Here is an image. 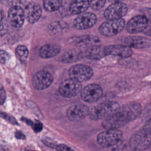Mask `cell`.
<instances>
[{
	"instance_id": "obj_1",
	"label": "cell",
	"mask_w": 151,
	"mask_h": 151,
	"mask_svg": "<svg viewBox=\"0 0 151 151\" xmlns=\"http://www.w3.org/2000/svg\"><path fill=\"white\" fill-rule=\"evenodd\" d=\"M142 112V106L139 103L132 102L124 104L114 113L104 119L102 126L105 129H119L136 119Z\"/></svg>"
},
{
	"instance_id": "obj_2",
	"label": "cell",
	"mask_w": 151,
	"mask_h": 151,
	"mask_svg": "<svg viewBox=\"0 0 151 151\" xmlns=\"http://www.w3.org/2000/svg\"><path fill=\"white\" fill-rule=\"evenodd\" d=\"M120 107L119 104L116 101H104L90 109L88 116L93 120L106 119L117 111Z\"/></svg>"
},
{
	"instance_id": "obj_3",
	"label": "cell",
	"mask_w": 151,
	"mask_h": 151,
	"mask_svg": "<svg viewBox=\"0 0 151 151\" xmlns=\"http://www.w3.org/2000/svg\"><path fill=\"white\" fill-rule=\"evenodd\" d=\"M151 145V132L142 129L130 138L129 146L134 151H143Z\"/></svg>"
},
{
	"instance_id": "obj_4",
	"label": "cell",
	"mask_w": 151,
	"mask_h": 151,
	"mask_svg": "<svg viewBox=\"0 0 151 151\" xmlns=\"http://www.w3.org/2000/svg\"><path fill=\"white\" fill-rule=\"evenodd\" d=\"M123 133L119 129H107L97 136V142L104 147H109L116 145L122 141Z\"/></svg>"
},
{
	"instance_id": "obj_5",
	"label": "cell",
	"mask_w": 151,
	"mask_h": 151,
	"mask_svg": "<svg viewBox=\"0 0 151 151\" xmlns=\"http://www.w3.org/2000/svg\"><path fill=\"white\" fill-rule=\"evenodd\" d=\"M125 21L123 18L107 20L103 22L99 27L100 34L106 37H113L120 32L124 28Z\"/></svg>"
},
{
	"instance_id": "obj_6",
	"label": "cell",
	"mask_w": 151,
	"mask_h": 151,
	"mask_svg": "<svg viewBox=\"0 0 151 151\" xmlns=\"http://www.w3.org/2000/svg\"><path fill=\"white\" fill-rule=\"evenodd\" d=\"M68 74L70 78L81 83L90 80L93 75V71L87 65L76 64L70 68Z\"/></svg>"
},
{
	"instance_id": "obj_7",
	"label": "cell",
	"mask_w": 151,
	"mask_h": 151,
	"mask_svg": "<svg viewBox=\"0 0 151 151\" xmlns=\"http://www.w3.org/2000/svg\"><path fill=\"white\" fill-rule=\"evenodd\" d=\"M81 87L80 82L70 78L60 83L58 90L63 96L70 98L81 93Z\"/></svg>"
},
{
	"instance_id": "obj_8",
	"label": "cell",
	"mask_w": 151,
	"mask_h": 151,
	"mask_svg": "<svg viewBox=\"0 0 151 151\" xmlns=\"http://www.w3.org/2000/svg\"><path fill=\"white\" fill-rule=\"evenodd\" d=\"M127 12L126 5L122 2L113 3L104 11L103 15L107 20H114L122 18Z\"/></svg>"
},
{
	"instance_id": "obj_9",
	"label": "cell",
	"mask_w": 151,
	"mask_h": 151,
	"mask_svg": "<svg viewBox=\"0 0 151 151\" xmlns=\"http://www.w3.org/2000/svg\"><path fill=\"white\" fill-rule=\"evenodd\" d=\"M97 19V17L93 12H84L80 14L74 19L73 26L77 29H87L93 27Z\"/></svg>"
},
{
	"instance_id": "obj_10",
	"label": "cell",
	"mask_w": 151,
	"mask_h": 151,
	"mask_svg": "<svg viewBox=\"0 0 151 151\" xmlns=\"http://www.w3.org/2000/svg\"><path fill=\"white\" fill-rule=\"evenodd\" d=\"M102 94L101 87L96 84H89L81 91V99L87 103H93L99 100Z\"/></svg>"
},
{
	"instance_id": "obj_11",
	"label": "cell",
	"mask_w": 151,
	"mask_h": 151,
	"mask_svg": "<svg viewBox=\"0 0 151 151\" xmlns=\"http://www.w3.org/2000/svg\"><path fill=\"white\" fill-rule=\"evenodd\" d=\"M53 81L52 76L45 71H40L34 74L32 77V85L38 90H42L49 87Z\"/></svg>"
},
{
	"instance_id": "obj_12",
	"label": "cell",
	"mask_w": 151,
	"mask_h": 151,
	"mask_svg": "<svg viewBox=\"0 0 151 151\" xmlns=\"http://www.w3.org/2000/svg\"><path fill=\"white\" fill-rule=\"evenodd\" d=\"M148 22L149 21L144 15H137L127 22L126 28L129 33H139L146 29Z\"/></svg>"
},
{
	"instance_id": "obj_13",
	"label": "cell",
	"mask_w": 151,
	"mask_h": 151,
	"mask_svg": "<svg viewBox=\"0 0 151 151\" xmlns=\"http://www.w3.org/2000/svg\"><path fill=\"white\" fill-rule=\"evenodd\" d=\"M90 109L83 104H75L69 107L67 111V116L73 122H78L89 115Z\"/></svg>"
},
{
	"instance_id": "obj_14",
	"label": "cell",
	"mask_w": 151,
	"mask_h": 151,
	"mask_svg": "<svg viewBox=\"0 0 151 151\" xmlns=\"http://www.w3.org/2000/svg\"><path fill=\"white\" fill-rule=\"evenodd\" d=\"M24 11L20 6H13L8 12V19L12 26L19 28L23 25L25 19Z\"/></svg>"
},
{
	"instance_id": "obj_15",
	"label": "cell",
	"mask_w": 151,
	"mask_h": 151,
	"mask_svg": "<svg viewBox=\"0 0 151 151\" xmlns=\"http://www.w3.org/2000/svg\"><path fill=\"white\" fill-rule=\"evenodd\" d=\"M24 11L25 17L30 24L36 23L41 17L42 8L36 2H30L28 3L25 5Z\"/></svg>"
},
{
	"instance_id": "obj_16",
	"label": "cell",
	"mask_w": 151,
	"mask_h": 151,
	"mask_svg": "<svg viewBox=\"0 0 151 151\" xmlns=\"http://www.w3.org/2000/svg\"><path fill=\"white\" fill-rule=\"evenodd\" d=\"M107 55H113L122 58L130 57L133 51L132 49L124 45H110L104 47Z\"/></svg>"
},
{
	"instance_id": "obj_17",
	"label": "cell",
	"mask_w": 151,
	"mask_h": 151,
	"mask_svg": "<svg viewBox=\"0 0 151 151\" xmlns=\"http://www.w3.org/2000/svg\"><path fill=\"white\" fill-rule=\"evenodd\" d=\"M123 43V45L130 48L142 49L149 48L151 46V40L144 37L132 36L124 38Z\"/></svg>"
},
{
	"instance_id": "obj_18",
	"label": "cell",
	"mask_w": 151,
	"mask_h": 151,
	"mask_svg": "<svg viewBox=\"0 0 151 151\" xmlns=\"http://www.w3.org/2000/svg\"><path fill=\"white\" fill-rule=\"evenodd\" d=\"M71 43L77 47H90L93 45H99L100 39L98 37L93 35H83L70 38Z\"/></svg>"
},
{
	"instance_id": "obj_19",
	"label": "cell",
	"mask_w": 151,
	"mask_h": 151,
	"mask_svg": "<svg viewBox=\"0 0 151 151\" xmlns=\"http://www.w3.org/2000/svg\"><path fill=\"white\" fill-rule=\"evenodd\" d=\"M90 6L88 0H72L70 3L68 9L73 15L84 13Z\"/></svg>"
},
{
	"instance_id": "obj_20",
	"label": "cell",
	"mask_w": 151,
	"mask_h": 151,
	"mask_svg": "<svg viewBox=\"0 0 151 151\" xmlns=\"http://www.w3.org/2000/svg\"><path fill=\"white\" fill-rule=\"evenodd\" d=\"M61 51L60 47L55 44H47L41 47L40 56L43 58H49L58 55Z\"/></svg>"
},
{
	"instance_id": "obj_21",
	"label": "cell",
	"mask_w": 151,
	"mask_h": 151,
	"mask_svg": "<svg viewBox=\"0 0 151 151\" xmlns=\"http://www.w3.org/2000/svg\"><path fill=\"white\" fill-rule=\"evenodd\" d=\"M104 47L99 45H93L88 47L84 51V57L88 59L97 60L106 56Z\"/></svg>"
},
{
	"instance_id": "obj_22",
	"label": "cell",
	"mask_w": 151,
	"mask_h": 151,
	"mask_svg": "<svg viewBox=\"0 0 151 151\" xmlns=\"http://www.w3.org/2000/svg\"><path fill=\"white\" fill-rule=\"evenodd\" d=\"M68 28V24L64 21H54L48 26V31L52 34H58L63 32Z\"/></svg>"
},
{
	"instance_id": "obj_23",
	"label": "cell",
	"mask_w": 151,
	"mask_h": 151,
	"mask_svg": "<svg viewBox=\"0 0 151 151\" xmlns=\"http://www.w3.org/2000/svg\"><path fill=\"white\" fill-rule=\"evenodd\" d=\"M80 52L76 50H70L62 55L61 61L64 63H72L78 61L80 59Z\"/></svg>"
},
{
	"instance_id": "obj_24",
	"label": "cell",
	"mask_w": 151,
	"mask_h": 151,
	"mask_svg": "<svg viewBox=\"0 0 151 151\" xmlns=\"http://www.w3.org/2000/svg\"><path fill=\"white\" fill-rule=\"evenodd\" d=\"M63 0H44V8L48 12H54L58 9L63 4Z\"/></svg>"
},
{
	"instance_id": "obj_25",
	"label": "cell",
	"mask_w": 151,
	"mask_h": 151,
	"mask_svg": "<svg viewBox=\"0 0 151 151\" xmlns=\"http://www.w3.org/2000/svg\"><path fill=\"white\" fill-rule=\"evenodd\" d=\"M15 54L17 58L21 61L24 62L27 59L29 54V51L25 46L23 45H19L17 46L15 49Z\"/></svg>"
},
{
	"instance_id": "obj_26",
	"label": "cell",
	"mask_w": 151,
	"mask_h": 151,
	"mask_svg": "<svg viewBox=\"0 0 151 151\" xmlns=\"http://www.w3.org/2000/svg\"><path fill=\"white\" fill-rule=\"evenodd\" d=\"M8 22L7 19L5 17V15L4 14V12L2 10H1V37H3L5 35L8 31Z\"/></svg>"
},
{
	"instance_id": "obj_27",
	"label": "cell",
	"mask_w": 151,
	"mask_h": 151,
	"mask_svg": "<svg viewBox=\"0 0 151 151\" xmlns=\"http://www.w3.org/2000/svg\"><path fill=\"white\" fill-rule=\"evenodd\" d=\"M106 0H88L90 7L94 10H100L104 5Z\"/></svg>"
},
{
	"instance_id": "obj_28",
	"label": "cell",
	"mask_w": 151,
	"mask_h": 151,
	"mask_svg": "<svg viewBox=\"0 0 151 151\" xmlns=\"http://www.w3.org/2000/svg\"><path fill=\"white\" fill-rule=\"evenodd\" d=\"M1 116L3 118V119H5L6 121H8V122H9L10 123H11V124H17V125H18V123L17 122V120L14 118V117H13L12 116H10V115H8V114H6V113H1Z\"/></svg>"
},
{
	"instance_id": "obj_29",
	"label": "cell",
	"mask_w": 151,
	"mask_h": 151,
	"mask_svg": "<svg viewBox=\"0 0 151 151\" xmlns=\"http://www.w3.org/2000/svg\"><path fill=\"white\" fill-rule=\"evenodd\" d=\"M42 142H44V143L48 146V147H52V148H56L57 145V144L55 143V142L52 140L50 138H48V137H45L42 139Z\"/></svg>"
},
{
	"instance_id": "obj_30",
	"label": "cell",
	"mask_w": 151,
	"mask_h": 151,
	"mask_svg": "<svg viewBox=\"0 0 151 151\" xmlns=\"http://www.w3.org/2000/svg\"><path fill=\"white\" fill-rule=\"evenodd\" d=\"M31 127L33 129L34 131L35 132H37V133L41 132L42 130V128H43L42 123L38 121V120L35 122H33L32 125L31 126Z\"/></svg>"
},
{
	"instance_id": "obj_31",
	"label": "cell",
	"mask_w": 151,
	"mask_h": 151,
	"mask_svg": "<svg viewBox=\"0 0 151 151\" xmlns=\"http://www.w3.org/2000/svg\"><path fill=\"white\" fill-rule=\"evenodd\" d=\"M26 0H7L8 4L13 6H20L24 4Z\"/></svg>"
},
{
	"instance_id": "obj_32",
	"label": "cell",
	"mask_w": 151,
	"mask_h": 151,
	"mask_svg": "<svg viewBox=\"0 0 151 151\" xmlns=\"http://www.w3.org/2000/svg\"><path fill=\"white\" fill-rule=\"evenodd\" d=\"M56 149H57V151H74L70 147L63 144L57 145Z\"/></svg>"
},
{
	"instance_id": "obj_33",
	"label": "cell",
	"mask_w": 151,
	"mask_h": 151,
	"mask_svg": "<svg viewBox=\"0 0 151 151\" xmlns=\"http://www.w3.org/2000/svg\"><path fill=\"white\" fill-rule=\"evenodd\" d=\"M0 96H1V99H0L1 104L2 105L4 103V102L5 101V100H6V93H5V90H4L2 86H1V87Z\"/></svg>"
},
{
	"instance_id": "obj_34",
	"label": "cell",
	"mask_w": 151,
	"mask_h": 151,
	"mask_svg": "<svg viewBox=\"0 0 151 151\" xmlns=\"http://www.w3.org/2000/svg\"><path fill=\"white\" fill-rule=\"evenodd\" d=\"M9 57L8 54L4 51V50H1V63L2 64H4L6 63V61H7L8 58Z\"/></svg>"
},
{
	"instance_id": "obj_35",
	"label": "cell",
	"mask_w": 151,
	"mask_h": 151,
	"mask_svg": "<svg viewBox=\"0 0 151 151\" xmlns=\"http://www.w3.org/2000/svg\"><path fill=\"white\" fill-rule=\"evenodd\" d=\"M143 15H144L146 18L149 22H151V8H149L145 9L144 10Z\"/></svg>"
},
{
	"instance_id": "obj_36",
	"label": "cell",
	"mask_w": 151,
	"mask_h": 151,
	"mask_svg": "<svg viewBox=\"0 0 151 151\" xmlns=\"http://www.w3.org/2000/svg\"><path fill=\"white\" fill-rule=\"evenodd\" d=\"M142 128L145 129V130H147L148 131L151 132V117L150 119H149L146 122V123H145V124H144V126H143Z\"/></svg>"
},
{
	"instance_id": "obj_37",
	"label": "cell",
	"mask_w": 151,
	"mask_h": 151,
	"mask_svg": "<svg viewBox=\"0 0 151 151\" xmlns=\"http://www.w3.org/2000/svg\"><path fill=\"white\" fill-rule=\"evenodd\" d=\"M15 137L18 139H25V134L20 131H16L15 133Z\"/></svg>"
},
{
	"instance_id": "obj_38",
	"label": "cell",
	"mask_w": 151,
	"mask_h": 151,
	"mask_svg": "<svg viewBox=\"0 0 151 151\" xmlns=\"http://www.w3.org/2000/svg\"><path fill=\"white\" fill-rule=\"evenodd\" d=\"M146 113V117H148L149 116H150L151 117V104L149 105V106L147 107Z\"/></svg>"
},
{
	"instance_id": "obj_39",
	"label": "cell",
	"mask_w": 151,
	"mask_h": 151,
	"mask_svg": "<svg viewBox=\"0 0 151 151\" xmlns=\"http://www.w3.org/2000/svg\"><path fill=\"white\" fill-rule=\"evenodd\" d=\"M145 34V35H146L147 36L151 37V27L149 29H148L147 31H146Z\"/></svg>"
},
{
	"instance_id": "obj_40",
	"label": "cell",
	"mask_w": 151,
	"mask_h": 151,
	"mask_svg": "<svg viewBox=\"0 0 151 151\" xmlns=\"http://www.w3.org/2000/svg\"><path fill=\"white\" fill-rule=\"evenodd\" d=\"M123 0H108L109 2H111V3H116V2H120L122 1H123Z\"/></svg>"
}]
</instances>
